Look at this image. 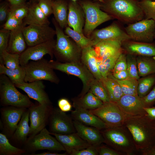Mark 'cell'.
<instances>
[{
  "label": "cell",
  "mask_w": 155,
  "mask_h": 155,
  "mask_svg": "<svg viewBox=\"0 0 155 155\" xmlns=\"http://www.w3.org/2000/svg\"><path fill=\"white\" fill-rule=\"evenodd\" d=\"M150 118L147 114L127 115L124 125L131 134L135 148L143 152L150 149L155 137V127Z\"/></svg>",
  "instance_id": "obj_1"
},
{
  "label": "cell",
  "mask_w": 155,
  "mask_h": 155,
  "mask_svg": "<svg viewBox=\"0 0 155 155\" xmlns=\"http://www.w3.org/2000/svg\"><path fill=\"white\" fill-rule=\"evenodd\" d=\"M101 9L112 17L127 24L144 19L143 12L135 0H104Z\"/></svg>",
  "instance_id": "obj_2"
},
{
  "label": "cell",
  "mask_w": 155,
  "mask_h": 155,
  "mask_svg": "<svg viewBox=\"0 0 155 155\" xmlns=\"http://www.w3.org/2000/svg\"><path fill=\"white\" fill-rule=\"evenodd\" d=\"M56 32V40L53 54L63 62L81 61L82 49L69 36L66 34L54 18L52 20Z\"/></svg>",
  "instance_id": "obj_3"
},
{
  "label": "cell",
  "mask_w": 155,
  "mask_h": 155,
  "mask_svg": "<svg viewBox=\"0 0 155 155\" xmlns=\"http://www.w3.org/2000/svg\"><path fill=\"white\" fill-rule=\"evenodd\" d=\"M6 75H0V98L1 105L28 108L34 105L28 96L21 93Z\"/></svg>",
  "instance_id": "obj_4"
},
{
  "label": "cell",
  "mask_w": 155,
  "mask_h": 155,
  "mask_svg": "<svg viewBox=\"0 0 155 155\" xmlns=\"http://www.w3.org/2000/svg\"><path fill=\"white\" fill-rule=\"evenodd\" d=\"M49 62L50 66L53 69L76 76L81 80L83 87L78 97H82L89 91L91 84L95 78L81 61L62 63L51 60Z\"/></svg>",
  "instance_id": "obj_5"
},
{
  "label": "cell",
  "mask_w": 155,
  "mask_h": 155,
  "mask_svg": "<svg viewBox=\"0 0 155 155\" xmlns=\"http://www.w3.org/2000/svg\"><path fill=\"white\" fill-rule=\"evenodd\" d=\"M79 3L85 14V22L83 32L87 37L90 38L92 33L98 26L113 18L101 9L98 2L85 0L80 1Z\"/></svg>",
  "instance_id": "obj_6"
},
{
  "label": "cell",
  "mask_w": 155,
  "mask_h": 155,
  "mask_svg": "<svg viewBox=\"0 0 155 155\" xmlns=\"http://www.w3.org/2000/svg\"><path fill=\"white\" fill-rule=\"evenodd\" d=\"M24 67L26 72L25 82L42 80L57 84L59 82L58 78L50 66L49 61L44 58L29 62Z\"/></svg>",
  "instance_id": "obj_7"
},
{
  "label": "cell",
  "mask_w": 155,
  "mask_h": 155,
  "mask_svg": "<svg viewBox=\"0 0 155 155\" xmlns=\"http://www.w3.org/2000/svg\"><path fill=\"white\" fill-rule=\"evenodd\" d=\"M45 127L35 135L29 137L24 144L26 152H33L39 150L65 151L61 144L51 135Z\"/></svg>",
  "instance_id": "obj_8"
},
{
  "label": "cell",
  "mask_w": 155,
  "mask_h": 155,
  "mask_svg": "<svg viewBox=\"0 0 155 155\" xmlns=\"http://www.w3.org/2000/svg\"><path fill=\"white\" fill-rule=\"evenodd\" d=\"M104 122L109 127L123 126L127 117L116 103H103L99 107L89 110Z\"/></svg>",
  "instance_id": "obj_9"
},
{
  "label": "cell",
  "mask_w": 155,
  "mask_h": 155,
  "mask_svg": "<svg viewBox=\"0 0 155 155\" xmlns=\"http://www.w3.org/2000/svg\"><path fill=\"white\" fill-rule=\"evenodd\" d=\"M122 127H108L100 131L104 143L122 152L129 154L135 148L133 142L124 132Z\"/></svg>",
  "instance_id": "obj_10"
},
{
  "label": "cell",
  "mask_w": 155,
  "mask_h": 155,
  "mask_svg": "<svg viewBox=\"0 0 155 155\" xmlns=\"http://www.w3.org/2000/svg\"><path fill=\"white\" fill-rule=\"evenodd\" d=\"M125 29L131 40L138 42L152 43L154 40L155 21L144 18L128 24Z\"/></svg>",
  "instance_id": "obj_11"
},
{
  "label": "cell",
  "mask_w": 155,
  "mask_h": 155,
  "mask_svg": "<svg viewBox=\"0 0 155 155\" xmlns=\"http://www.w3.org/2000/svg\"><path fill=\"white\" fill-rule=\"evenodd\" d=\"M53 108L51 104L39 103L28 108L30 121L29 137L37 134L45 127Z\"/></svg>",
  "instance_id": "obj_12"
},
{
  "label": "cell",
  "mask_w": 155,
  "mask_h": 155,
  "mask_svg": "<svg viewBox=\"0 0 155 155\" xmlns=\"http://www.w3.org/2000/svg\"><path fill=\"white\" fill-rule=\"evenodd\" d=\"M23 33L27 45L32 46L54 39L55 29L47 25L32 24L24 27Z\"/></svg>",
  "instance_id": "obj_13"
},
{
  "label": "cell",
  "mask_w": 155,
  "mask_h": 155,
  "mask_svg": "<svg viewBox=\"0 0 155 155\" xmlns=\"http://www.w3.org/2000/svg\"><path fill=\"white\" fill-rule=\"evenodd\" d=\"M49 132L61 134L76 132L73 121L59 108H53L49 122Z\"/></svg>",
  "instance_id": "obj_14"
},
{
  "label": "cell",
  "mask_w": 155,
  "mask_h": 155,
  "mask_svg": "<svg viewBox=\"0 0 155 155\" xmlns=\"http://www.w3.org/2000/svg\"><path fill=\"white\" fill-rule=\"evenodd\" d=\"M27 109L12 106H4L1 109L3 133L7 137L12 136L23 114Z\"/></svg>",
  "instance_id": "obj_15"
},
{
  "label": "cell",
  "mask_w": 155,
  "mask_h": 155,
  "mask_svg": "<svg viewBox=\"0 0 155 155\" xmlns=\"http://www.w3.org/2000/svg\"><path fill=\"white\" fill-rule=\"evenodd\" d=\"M56 40L54 39L29 47L20 55V63L24 67L30 60L36 61L43 58L46 54L52 58Z\"/></svg>",
  "instance_id": "obj_16"
},
{
  "label": "cell",
  "mask_w": 155,
  "mask_h": 155,
  "mask_svg": "<svg viewBox=\"0 0 155 155\" xmlns=\"http://www.w3.org/2000/svg\"><path fill=\"white\" fill-rule=\"evenodd\" d=\"M90 38L93 42V46L103 40H115L123 42L131 40L125 31L115 22L105 28L95 29L91 34Z\"/></svg>",
  "instance_id": "obj_17"
},
{
  "label": "cell",
  "mask_w": 155,
  "mask_h": 155,
  "mask_svg": "<svg viewBox=\"0 0 155 155\" xmlns=\"http://www.w3.org/2000/svg\"><path fill=\"white\" fill-rule=\"evenodd\" d=\"M116 103L127 115L134 116L147 114L144 108L147 106L143 98L138 95L123 94Z\"/></svg>",
  "instance_id": "obj_18"
},
{
  "label": "cell",
  "mask_w": 155,
  "mask_h": 155,
  "mask_svg": "<svg viewBox=\"0 0 155 155\" xmlns=\"http://www.w3.org/2000/svg\"><path fill=\"white\" fill-rule=\"evenodd\" d=\"M15 86L25 92L29 98L37 101L38 103L51 104L45 91V85L42 80L28 83L24 82Z\"/></svg>",
  "instance_id": "obj_19"
},
{
  "label": "cell",
  "mask_w": 155,
  "mask_h": 155,
  "mask_svg": "<svg viewBox=\"0 0 155 155\" xmlns=\"http://www.w3.org/2000/svg\"><path fill=\"white\" fill-rule=\"evenodd\" d=\"M73 121L76 133L89 144L100 146L102 143H104V139L99 129L76 120H74Z\"/></svg>",
  "instance_id": "obj_20"
},
{
  "label": "cell",
  "mask_w": 155,
  "mask_h": 155,
  "mask_svg": "<svg viewBox=\"0 0 155 155\" xmlns=\"http://www.w3.org/2000/svg\"><path fill=\"white\" fill-rule=\"evenodd\" d=\"M71 115L75 120L85 125L96 128L99 130L109 127L101 119L91 112L89 110L80 107H75Z\"/></svg>",
  "instance_id": "obj_21"
},
{
  "label": "cell",
  "mask_w": 155,
  "mask_h": 155,
  "mask_svg": "<svg viewBox=\"0 0 155 155\" xmlns=\"http://www.w3.org/2000/svg\"><path fill=\"white\" fill-rule=\"evenodd\" d=\"M68 26L77 32L83 33L85 16L82 8L77 1H71L68 4Z\"/></svg>",
  "instance_id": "obj_22"
},
{
  "label": "cell",
  "mask_w": 155,
  "mask_h": 155,
  "mask_svg": "<svg viewBox=\"0 0 155 155\" xmlns=\"http://www.w3.org/2000/svg\"><path fill=\"white\" fill-rule=\"evenodd\" d=\"M50 133L55 136L68 154L73 150L84 149L91 145L82 139L76 132L68 134Z\"/></svg>",
  "instance_id": "obj_23"
},
{
  "label": "cell",
  "mask_w": 155,
  "mask_h": 155,
  "mask_svg": "<svg viewBox=\"0 0 155 155\" xmlns=\"http://www.w3.org/2000/svg\"><path fill=\"white\" fill-rule=\"evenodd\" d=\"M122 42L115 40L101 41L93 46L97 60L103 61L122 51Z\"/></svg>",
  "instance_id": "obj_24"
},
{
  "label": "cell",
  "mask_w": 155,
  "mask_h": 155,
  "mask_svg": "<svg viewBox=\"0 0 155 155\" xmlns=\"http://www.w3.org/2000/svg\"><path fill=\"white\" fill-rule=\"evenodd\" d=\"M122 46L127 53L134 55L155 57V44L131 40L123 42Z\"/></svg>",
  "instance_id": "obj_25"
},
{
  "label": "cell",
  "mask_w": 155,
  "mask_h": 155,
  "mask_svg": "<svg viewBox=\"0 0 155 155\" xmlns=\"http://www.w3.org/2000/svg\"><path fill=\"white\" fill-rule=\"evenodd\" d=\"M26 25L24 23L16 29L10 31L7 51L12 54L20 55L26 49L27 45L22 30Z\"/></svg>",
  "instance_id": "obj_26"
},
{
  "label": "cell",
  "mask_w": 155,
  "mask_h": 155,
  "mask_svg": "<svg viewBox=\"0 0 155 155\" xmlns=\"http://www.w3.org/2000/svg\"><path fill=\"white\" fill-rule=\"evenodd\" d=\"M81 61L95 79L99 80L102 79L103 78L98 68L97 59L93 46L82 50Z\"/></svg>",
  "instance_id": "obj_27"
},
{
  "label": "cell",
  "mask_w": 155,
  "mask_h": 155,
  "mask_svg": "<svg viewBox=\"0 0 155 155\" xmlns=\"http://www.w3.org/2000/svg\"><path fill=\"white\" fill-rule=\"evenodd\" d=\"M23 21L26 25H49L48 17L45 15L38 5L37 2H33L28 5L27 15Z\"/></svg>",
  "instance_id": "obj_28"
},
{
  "label": "cell",
  "mask_w": 155,
  "mask_h": 155,
  "mask_svg": "<svg viewBox=\"0 0 155 155\" xmlns=\"http://www.w3.org/2000/svg\"><path fill=\"white\" fill-rule=\"evenodd\" d=\"M29 119V110L28 108L23 114L14 133L10 138L18 143L24 144L27 141V137L30 131L28 123Z\"/></svg>",
  "instance_id": "obj_29"
},
{
  "label": "cell",
  "mask_w": 155,
  "mask_h": 155,
  "mask_svg": "<svg viewBox=\"0 0 155 155\" xmlns=\"http://www.w3.org/2000/svg\"><path fill=\"white\" fill-rule=\"evenodd\" d=\"M68 4L65 0H52L53 14L56 22L63 29L68 26Z\"/></svg>",
  "instance_id": "obj_30"
},
{
  "label": "cell",
  "mask_w": 155,
  "mask_h": 155,
  "mask_svg": "<svg viewBox=\"0 0 155 155\" xmlns=\"http://www.w3.org/2000/svg\"><path fill=\"white\" fill-rule=\"evenodd\" d=\"M74 107H80L88 110L96 109L102 106L103 102L90 91L81 98L73 99Z\"/></svg>",
  "instance_id": "obj_31"
},
{
  "label": "cell",
  "mask_w": 155,
  "mask_h": 155,
  "mask_svg": "<svg viewBox=\"0 0 155 155\" xmlns=\"http://www.w3.org/2000/svg\"><path fill=\"white\" fill-rule=\"evenodd\" d=\"M155 57L138 56L136 57L138 73L145 77L155 74Z\"/></svg>",
  "instance_id": "obj_32"
},
{
  "label": "cell",
  "mask_w": 155,
  "mask_h": 155,
  "mask_svg": "<svg viewBox=\"0 0 155 155\" xmlns=\"http://www.w3.org/2000/svg\"><path fill=\"white\" fill-rule=\"evenodd\" d=\"M101 81L107 91L110 101L116 103L123 95L118 83L109 77L103 78Z\"/></svg>",
  "instance_id": "obj_33"
},
{
  "label": "cell",
  "mask_w": 155,
  "mask_h": 155,
  "mask_svg": "<svg viewBox=\"0 0 155 155\" xmlns=\"http://www.w3.org/2000/svg\"><path fill=\"white\" fill-rule=\"evenodd\" d=\"M0 74L6 75L15 85L24 81L26 72L24 67L20 66L14 69L7 68L2 63H0Z\"/></svg>",
  "instance_id": "obj_34"
},
{
  "label": "cell",
  "mask_w": 155,
  "mask_h": 155,
  "mask_svg": "<svg viewBox=\"0 0 155 155\" xmlns=\"http://www.w3.org/2000/svg\"><path fill=\"white\" fill-rule=\"evenodd\" d=\"M64 32L72 38L82 49L94 45L93 41L90 38L86 37L83 33L71 29L68 26L65 28Z\"/></svg>",
  "instance_id": "obj_35"
},
{
  "label": "cell",
  "mask_w": 155,
  "mask_h": 155,
  "mask_svg": "<svg viewBox=\"0 0 155 155\" xmlns=\"http://www.w3.org/2000/svg\"><path fill=\"white\" fill-rule=\"evenodd\" d=\"M26 152L23 149L17 148L11 145L7 136L3 133H0V155H20Z\"/></svg>",
  "instance_id": "obj_36"
},
{
  "label": "cell",
  "mask_w": 155,
  "mask_h": 155,
  "mask_svg": "<svg viewBox=\"0 0 155 155\" xmlns=\"http://www.w3.org/2000/svg\"><path fill=\"white\" fill-rule=\"evenodd\" d=\"M108 77L111 78L116 80L120 85L123 94L137 95L138 84V80L129 77L122 80H119L115 78L110 73Z\"/></svg>",
  "instance_id": "obj_37"
},
{
  "label": "cell",
  "mask_w": 155,
  "mask_h": 155,
  "mask_svg": "<svg viewBox=\"0 0 155 155\" xmlns=\"http://www.w3.org/2000/svg\"><path fill=\"white\" fill-rule=\"evenodd\" d=\"M89 91L103 103L111 101L107 91L101 80L95 78L91 84Z\"/></svg>",
  "instance_id": "obj_38"
},
{
  "label": "cell",
  "mask_w": 155,
  "mask_h": 155,
  "mask_svg": "<svg viewBox=\"0 0 155 155\" xmlns=\"http://www.w3.org/2000/svg\"><path fill=\"white\" fill-rule=\"evenodd\" d=\"M138 96L143 98L155 84V74L144 77L138 80Z\"/></svg>",
  "instance_id": "obj_39"
},
{
  "label": "cell",
  "mask_w": 155,
  "mask_h": 155,
  "mask_svg": "<svg viewBox=\"0 0 155 155\" xmlns=\"http://www.w3.org/2000/svg\"><path fill=\"white\" fill-rule=\"evenodd\" d=\"M20 58V55L10 53L5 51L0 55V61L7 68L16 69L21 66Z\"/></svg>",
  "instance_id": "obj_40"
},
{
  "label": "cell",
  "mask_w": 155,
  "mask_h": 155,
  "mask_svg": "<svg viewBox=\"0 0 155 155\" xmlns=\"http://www.w3.org/2000/svg\"><path fill=\"white\" fill-rule=\"evenodd\" d=\"M139 3L144 14L145 18L155 21V1L141 0Z\"/></svg>",
  "instance_id": "obj_41"
},
{
  "label": "cell",
  "mask_w": 155,
  "mask_h": 155,
  "mask_svg": "<svg viewBox=\"0 0 155 155\" xmlns=\"http://www.w3.org/2000/svg\"><path fill=\"white\" fill-rule=\"evenodd\" d=\"M127 70L130 77L137 80L140 79L139 75L136 57L135 55L128 54L126 55Z\"/></svg>",
  "instance_id": "obj_42"
},
{
  "label": "cell",
  "mask_w": 155,
  "mask_h": 155,
  "mask_svg": "<svg viewBox=\"0 0 155 155\" xmlns=\"http://www.w3.org/2000/svg\"><path fill=\"white\" fill-rule=\"evenodd\" d=\"M28 10V5L26 3L16 5H10L9 13L16 18L23 20L27 15Z\"/></svg>",
  "instance_id": "obj_43"
},
{
  "label": "cell",
  "mask_w": 155,
  "mask_h": 155,
  "mask_svg": "<svg viewBox=\"0 0 155 155\" xmlns=\"http://www.w3.org/2000/svg\"><path fill=\"white\" fill-rule=\"evenodd\" d=\"M23 23V21L18 20L9 13L7 20L3 25V29L11 31Z\"/></svg>",
  "instance_id": "obj_44"
},
{
  "label": "cell",
  "mask_w": 155,
  "mask_h": 155,
  "mask_svg": "<svg viewBox=\"0 0 155 155\" xmlns=\"http://www.w3.org/2000/svg\"><path fill=\"white\" fill-rule=\"evenodd\" d=\"M100 146L91 145L84 149L73 150L69 154L71 155H98V148Z\"/></svg>",
  "instance_id": "obj_45"
},
{
  "label": "cell",
  "mask_w": 155,
  "mask_h": 155,
  "mask_svg": "<svg viewBox=\"0 0 155 155\" xmlns=\"http://www.w3.org/2000/svg\"><path fill=\"white\" fill-rule=\"evenodd\" d=\"M10 31L2 29L0 31V55L7 51Z\"/></svg>",
  "instance_id": "obj_46"
},
{
  "label": "cell",
  "mask_w": 155,
  "mask_h": 155,
  "mask_svg": "<svg viewBox=\"0 0 155 155\" xmlns=\"http://www.w3.org/2000/svg\"><path fill=\"white\" fill-rule=\"evenodd\" d=\"M52 0H38V4L39 7L48 17L53 13Z\"/></svg>",
  "instance_id": "obj_47"
},
{
  "label": "cell",
  "mask_w": 155,
  "mask_h": 155,
  "mask_svg": "<svg viewBox=\"0 0 155 155\" xmlns=\"http://www.w3.org/2000/svg\"><path fill=\"white\" fill-rule=\"evenodd\" d=\"M127 69L126 55L122 53L118 58L113 70V72L125 70Z\"/></svg>",
  "instance_id": "obj_48"
},
{
  "label": "cell",
  "mask_w": 155,
  "mask_h": 155,
  "mask_svg": "<svg viewBox=\"0 0 155 155\" xmlns=\"http://www.w3.org/2000/svg\"><path fill=\"white\" fill-rule=\"evenodd\" d=\"M122 53V52H119L103 61H101L109 73H110L111 71L113 70L118 58Z\"/></svg>",
  "instance_id": "obj_49"
},
{
  "label": "cell",
  "mask_w": 155,
  "mask_h": 155,
  "mask_svg": "<svg viewBox=\"0 0 155 155\" xmlns=\"http://www.w3.org/2000/svg\"><path fill=\"white\" fill-rule=\"evenodd\" d=\"M10 5L6 2H4L0 4V22L2 24L7 20L9 12Z\"/></svg>",
  "instance_id": "obj_50"
},
{
  "label": "cell",
  "mask_w": 155,
  "mask_h": 155,
  "mask_svg": "<svg viewBox=\"0 0 155 155\" xmlns=\"http://www.w3.org/2000/svg\"><path fill=\"white\" fill-rule=\"evenodd\" d=\"M57 104L59 108L64 112L69 111L71 110L72 105L67 98H62L58 101Z\"/></svg>",
  "instance_id": "obj_51"
},
{
  "label": "cell",
  "mask_w": 155,
  "mask_h": 155,
  "mask_svg": "<svg viewBox=\"0 0 155 155\" xmlns=\"http://www.w3.org/2000/svg\"><path fill=\"white\" fill-rule=\"evenodd\" d=\"M98 154L100 155H119V153L115 150H114L105 146H99Z\"/></svg>",
  "instance_id": "obj_52"
},
{
  "label": "cell",
  "mask_w": 155,
  "mask_h": 155,
  "mask_svg": "<svg viewBox=\"0 0 155 155\" xmlns=\"http://www.w3.org/2000/svg\"><path fill=\"white\" fill-rule=\"evenodd\" d=\"M143 98L146 106L154 102L155 101V86Z\"/></svg>",
  "instance_id": "obj_53"
},
{
  "label": "cell",
  "mask_w": 155,
  "mask_h": 155,
  "mask_svg": "<svg viewBox=\"0 0 155 155\" xmlns=\"http://www.w3.org/2000/svg\"><path fill=\"white\" fill-rule=\"evenodd\" d=\"M112 75L115 78L119 80H124L129 77L127 70L113 72Z\"/></svg>",
  "instance_id": "obj_54"
},
{
  "label": "cell",
  "mask_w": 155,
  "mask_h": 155,
  "mask_svg": "<svg viewBox=\"0 0 155 155\" xmlns=\"http://www.w3.org/2000/svg\"><path fill=\"white\" fill-rule=\"evenodd\" d=\"M144 108L149 117L152 119H155V107H146Z\"/></svg>",
  "instance_id": "obj_55"
},
{
  "label": "cell",
  "mask_w": 155,
  "mask_h": 155,
  "mask_svg": "<svg viewBox=\"0 0 155 155\" xmlns=\"http://www.w3.org/2000/svg\"><path fill=\"white\" fill-rule=\"evenodd\" d=\"M9 3L10 5L14 6L25 3V0H6Z\"/></svg>",
  "instance_id": "obj_56"
},
{
  "label": "cell",
  "mask_w": 155,
  "mask_h": 155,
  "mask_svg": "<svg viewBox=\"0 0 155 155\" xmlns=\"http://www.w3.org/2000/svg\"><path fill=\"white\" fill-rule=\"evenodd\" d=\"M31 155H66V153L60 154L56 152H44L41 153L34 154L33 153Z\"/></svg>",
  "instance_id": "obj_57"
},
{
  "label": "cell",
  "mask_w": 155,
  "mask_h": 155,
  "mask_svg": "<svg viewBox=\"0 0 155 155\" xmlns=\"http://www.w3.org/2000/svg\"><path fill=\"white\" fill-rule=\"evenodd\" d=\"M143 154L146 155H155V148L144 151Z\"/></svg>",
  "instance_id": "obj_58"
},
{
  "label": "cell",
  "mask_w": 155,
  "mask_h": 155,
  "mask_svg": "<svg viewBox=\"0 0 155 155\" xmlns=\"http://www.w3.org/2000/svg\"><path fill=\"white\" fill-rule=\"evenodd\" d=\"M78 0H70V1L74 2H76ZM95 1L98 2L100 3H102L104 2V0H93Z\"/></svg>",
  "instance_id": "obj_59"
},
{
  "label": "cell",
  "mask_w": 155,
  "mask_h": 155,
  "mask_svg": "<svg viewBox=\"0 0 155 155\" xmlns=\"http://www.w3.org/2000/svg\"><path fill=\"white\" fill-rule=\"evenodd\" d=\"M32 0L33 1V2H38V0Z\"/></svg>",
  "instance_id": "obj_60"
},
{
  "label": "cell",
  "mask_w": 155,
  "mask_h": 155,
  "mask_svg": "<svg viewBox=\"0 0 155 155\" xmlns=\"http://www.w3.org/2000/svg\"><path fill=\"white\" fill-rule=\"evenodd\" d=\"M154 40H155V32H154Z\"/></svg>",
  "instance_id": "obj_61"
},
{
  "label": "cell",
  "mask_w": 155,
  "mask_h": 155,
  "mask_svg": "<svg viewBox=\"0 0 155 155\" xmlns=\"http://www.w3.org/2000/svg\"><path fill=\"white\" fill-rule=\"evenodd\" d=\"M151 0L153 1H155V0Z\"/></svg>",
  "instance_id": "obj_62"
},
{
  "label": "cell",
  "mask_w": 155,
  "mask_h": 155,
  "mask_svg": "<svg viewBox=\"0 0 155 155\" xmlns=\"http://www.w3.org/2000/svg\"></svg>",
  "instance_id": "obj_63"
}]
</instances>
